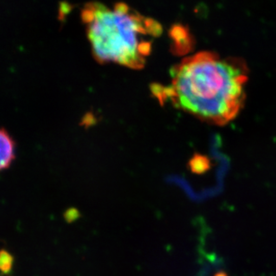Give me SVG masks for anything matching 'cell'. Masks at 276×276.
Here are the masks:
<instances>
[{
	"label": "cell",
	"instance_id": "2",
	"mask_svg": "<svg viewBox=\"0 0 276 276\" xmlns=\"http://www.w3.org/2000/svg\"><path fill=\"white\" fill-rule=\"evenodd\" d=\"M92 51L98 62L141 69L161 26L124 3L108 7L88 3L82 10Z\"/></svg>",
	"mask_w": 276,
	"mask_h": 276
},
{
	"label": "cell",
	"instance_id": "1",
	"mask_svg": "<svg viewBox=\"0 0 276 276\" xmlns=\"http://www.w3.org/2000/svg\"><path fill=\"white\" fill-rule=\"evenodd\" d=\"M246 74L241 59L199 52L173 67L163 93L176 107L202 121L224 126L242 108Z\"/></svg>",
	"mask_w": 276,
	"mask_h": 276
},
{
	"label": "cell",
	"instance_id": "3",
	"mask_svg": "<svg viewBox=\"0 0 276 276\" xmlns=\"http://www.w3.org/2000/svg\"><path fill=\"white\" fill-rule=\"evenodd\" d=\"M15 159V141L6 130L0 128V172L8 168Z\"/></svg>",
	"mask_w": 276,
	"mask_h": 276
},
{
	"label": "cell",
	"instance_id": "4",
	"mask_svg": "<svg viewBox=\"0 0 276 276\" xmlns=\"http://www.w3.org/2000/svg\"><path fill=\"white\" fill-rule=\"evenodd\" d=\"M14 258L7 251H0V272L8 273L11 271Z\"/></svg>",
	"mask_w": 276,
	"mask_h": 276
}]
</instances>
